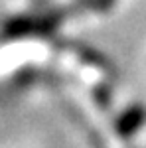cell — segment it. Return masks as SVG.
Segmentation results:
<instances>
[{
  "label": "cell",
  "mask_w": 146,
  "mask_h": 148,
  "mask_svg": "<svg viewBox=\"0 0 146 148\" xmlns=\"http://www.w3.org/2000/svg\"><path fill=\"white\" fill-rule=\"evenodd\" d=\"M146 121V109L140 105H134L132 109H128V111H124L119 119H117V132L121 134V136L128 138L132 132H134L138 126H142V123Z\"/></svg>",
  "instance_id": "6da1fadb"
}]
</instances>
